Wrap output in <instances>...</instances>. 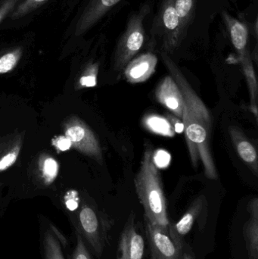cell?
<instances>
[{
    "label": "cell",
    "mask_w": 258,
    "mask_h": 259,
    "mask_svg": "<svg viewBox=\"0 0 258 259\" xmlns=\"http://www.w3.org/2000/svg\"><path fill=\"white\" fill-rule=\"evenodd\" d=\"M161 55L170 75L183 94L184 109L182 121L192 165L198 167L201 160L206 177L209 179L217 180L218 170L211 150L212 124L210 112L168 53L162 52Z\"/></svg>",
    "instance_id": "6da1fadb"
},
{
    "label": "cell",
    "mask_w": 258,
    "mask_h": 259,
    "mask_svg": "<svg viewBox=\"0 0 258 259\" xmlns=\"http://www.w3.org/2000/svg\"><path fill=\"white\" fill-rule=\"evenodd\" d=\"M152 148H145L140 167L134 178L136 194L145 211V219L153 225L168 230V219L166 198L162 187L158 166L153 160Z\"/></svg>",
    "instance_id": "7a4b0ae2"
},
{
    "label": "cell",
    "mask_w": 258,
    "mask_h": 259,
    "mask_svg": "<svg viewBox=\"0 0 258 259\" xmlns=\"http://www.w3.org/2000/svg\"><path fill=\"white\" fill-rule=\"evenodd\" d=\"M73 228L80 233L85 243L96 259H100L109 243L113 221L97 211L90 205H83L75 219Z\"/></svg>",
    "instance_id": "3957f363"
},
{
    "label": "cell",
    "mask_w": 258,
    "mask_h": 259,
    "mask_svg": "<svg viewBox=\"0 0 258 259\" xmlns=\"http://www.w3.org/2000/svg\"><path fill=\"white\" fill-rule=\"evenodd\" d=\"M148 12L149 6L145 5L129 19L125 30L117 44L114 56V68L116 71L124 69L142 48L145 40L144 20Z\"/></svg>",
    "instance_id": "277c9868"
},
{
    "label": "cell",
    "mask_w": 258,
    "mask_h": 259,
    "mask_svg": "<svg viewBox=\"0 0 258 259\" xmlns=\"http://www.w3.org/2000/svg\"><path fill=\"white\" fill-rule=\"evenodd\" d=\"M144 224L151 259H196L186 240H173L168 230L153 225L145 218Z\"/></svg>",
    "instance_id": "5b68a950"
},
{
    "label": "cell",
    "mask_w": 258,
    "mask_h": 259,
    "mask_svg": "<svg viewBox=\"0 0 258 259\" xmlns=\"http://www.w3.org/2000/svg\"><path fill=\"white\" fill-rule=\"evenodd\" d=\"M151 36L162 41V52L172 53L183 41L174 0H162L151 27Z\"/></svg>",
    "instance_id": "8992f818"
},
{
    "label": "cell",
    "mask_w": 258,
    "mask_h": 259,
    "mask_svg": "<svg viewBox=\"0 0 258 259\" xmlns=\"http://www.w3.org/2000/svg\"><path fill=\"white\" fill-rule=\"evenodd\" d=\"M134 213L127 219L118 240L116 259H143L145 240L135 222Z\"/></svg>",
    "instance_id": "52a82bcc"
},
{
    "label": "cell",
    "mask_w": 258,
    "mask_h": 259,
    "mask_svg": "<svg viewBox=\"0 0 258 259\" xmlns=\"http://www.w3.org/2000/svg\"><path fill=\"white\" fill-rule=\"evenodd\" d=\"M39 234L42 258L68 259L65 255L68 240L54 225L51 222L42 221Z\"/></svg>",
    "instance_id": "ba28073f"
},
{
    "label": "cell",
    "mask_w": 258,
    "mask_h": 259,
    "mask_svg": "<svg viewBox=\"0 0 258 259\" xmlns=\"http://www.w3.org/2000/svg\"><path fill=\"white\" fill-rule=\"evenodd\" d=\"M65 137L71 140L72 146L86 155L101 161V149L99 143L86 124L74 121L65 131Z\"/></svg>",
    "instance_id": "9c48e42d"
},
{
    "label": "cell",
    "mask_w": 258,
    "mask_h": 259,
    "mask_svg": "<svg viewBox=\"0 0 258 259\" xmlns=\"http://www.w3.org/2000/svg\"><path fill=\"white\" fill-rule=\"evenodd\" d=\"M156 98L178 119H183L184 100L178 85L171 75L161 81L156 91Z\"/></svg>",
    "instance_id": "30bf717a"
},
{
    "label": "cell",
    "mask_w": 258,
    "mask_h": 259,
    "mask_svg": "<svg viewBox=\"0 0 258 259\" xmlns=\"http://www.w3.org/2000/svg\"><path fill=\"white\" fill-rule=\"evenodd\" d=\"M206 208L207 203L204 196L196 198L179 222L176 224L170 222L168 228L170 237L173 240H185V236L190 232L194 224L198 222L200 218H204V211H206Z\"/></svg>",
    "instance_id": "8fae6325"
},
{
    "label": "cell",
    "mask_w": 258,
    "mask_h": 259,
    "mask_svg": "<svg viewBox=\"0 0 258 259\" xmlns=\"http://www.w3.org/2000/svg\"><path fill=\"white\" fill-rule=\"evenodd\" d=\"M157 63L156 55L151 53L141 55L130 61L124 68L126 79L129 83H143L154 74Z\"/></svg>",
    "instance_id": "7c38bea8"
},
{
    "label": "cell",
    "mask_w": 258,
    "mask_h": 259,
    "mask_svg": "<svg viewBox=\"0 0 258 259\" xmlns=\"http://www.w3.org/2000/svg\"><path fill=\"white\" fill-rule=\"evenodd\" d=\"M121 0H91L76 27V35L87 31Z\"/></svg>",
    "instance_id": "4fadbf2b"
},
{
    "label": "cell",
    "mask_w": 258,
    "mask_h": 259,
    "mask_svg": "<svg viewBox=\"0 0 258 259\" xmlns=\"http://www.w3.org/2000/svg\"><path fill=\"white\" fill-rule=\"evenodd\" d=\"M223 17L239 61L248 57L250 54L248 50V30L246 24L233 18L227 12H224Z\"/></svg>",
    "instance_id": "5bb4252c"
},
{
    "label": "cell",
    "mask_w": 258,
    "mask_h": 259,
    "mask_svg": "<svg viewBox=\"0 0 258 259\" xmlns=\"http://www.w3.org/2000/svg\"><path fill=\"white\" fill-rule=\"evenodd\" d=\"M229 134L236 152L242 161L251 169L255 176H258V157L255 147L246 138L243 133L236 126L229 127Z\"/></svg>",
    "instance_id": "9a60e30c"
},
{
    "label": "cell",
    "mask_w": 258,
    "mask_h": 259,
    "mask_svg": "<svg viewBox=\"0 0 258 259\" xmlns=\"http://www.w3.org/2000/svg\"><path fill=\"white\" fill-rule=\"evenodd\" d=\"M249 219L243 226L242 234L248 259H258V199L254 198L248 205Z\"/></svg>",
    "instance_id": "2e32d148"
},
{
    "label": "cell",
    "mask_w": 258,
    "mask_h": 259,
    "mask_svg": "<svg viewBox=\"0 0 258 259\" xmlns=\"http://www.w3.org/2000/svg\"><path fill=\"white\" fill-rule=\"evenodd\" d=\"M240 62L244 74H245V78H246L247 83H248V90H249L250 98H251V111L254 114V117L257 121L258 86L251 56L242 59V60H240Z\"/></svg>",
    "instance_id": "e0dca14e"
},
{
    "label": "cell",
    "mask_w": 258,
    "mask_h": 259,
    "mask_svg": "<svg viewBox=\"0 0 258 259\" xmlns=\"http://www.w3.org/2000/svg\"><path fill=\"white\" fill-rule=\"evenodd\" d=\"M142 124L148 131L164 137H173L175 131L168 118L158 115H148L144 117Z\"/></svg>",
    "instance_id": "ac0fdd59"
},
{
    "label": "cell",
    "mask_w": 258,
    "mask_h": 259,
    "mask_svg": "<svg viewBox=\"0 0 258 259\" xmlns=\"http://www.w3.org/2000/svg\"><path fill=\"white\" fill-rule=\"evenodd\" d=\"M174 5L180 18V30L183 39L188 27L193 19L196 0H174Z\"/></svg>",
    "instance_id": "d6986e66"
},
{
    "label": "cell",
    "mask_w": 258,
    "mask_h": 259,
    "mask_svg": "<svg viewBox=\"0 0 258 259\" xmlns=\"http://www.w3.org/2000/svg\"><path fill=\"white\" fill-rule=\"evenodd\" d=\"M74 232L75 236V245L71 254L68 256V259H96L85 243L80 233L75 229H74Z\"/></svg>",
    "instance_id": "ffe728a7"
},
{
    "label": "cell",
    "mask_w": 258,
    "mask_h": 259,
    "mask_svg": "<svg viewBox=\"0 0 258 259\" xmlns=\"http://www.w3.org/2000/svg\"><path fill=\"white\" fill-rule=\"evenodd\" d=\"M47 0H24L9 15L12 19H18L42 6Z\"/></svg>",
    "instance_id": "44dd1931"
},
{
    "label": "cell",
    "mask_w": 258,
    "mask_h": 259,
    "mask_svg": "<svg viewBox=\"0 0 258 259\" xmlns=\"http://www.w3.org/2000/svg\"><path fill=\"white\" fill-rule=\"evenodd\" d=\"M22 50L16 49L0 57V74H6L13 70L21 59Z\"/></svg>",
    "instance_id": "7402d4cb"
},
{
    "label": "cell",
    "mask_w": 258,
    "mask_h": 259,
    "mask_svg": "<svg viewBox=\"0 0 258 259\" xmlns=\"http://www.w3.org/2000/svg\"><path fill=\"white\" fill-rule=\"evenodd\" d=\"M59 171V164L56 160L51 158H46L42 165V173L48 184H51L57 177Z\"/></svg>",
    "instance_id": "603a6c76"
},
{
    "label": "cell",
    "mask_w": 258,
    "mask_h": 259,
    "mask_svg": "<svg viewBox=\"0 0 258 259\" xmlns=\"http://www.w3.org/2000/svg\"><path fill=\"white\" fill-rule=\"evenodd\" d=\"M21 0H0V23L10 15Z\"/></svg>",
    "instance_id": "cb8c5ba5"
},
{
    "label": "cell",
    "mask_w": 258,
    "mask_h": 259,
    "mask_svg": "<svg viewBox=\"0 0 258 259\" xmlns=\"http://www.w3.org/2000/svg\"><path fill=\"white\" fill-rule=\"evenodd\" d=\"M65 207L70 212H74L79 208V199L77 192L68 193L65 198Z\"/></svg>",
    "instance_id": "d4e9b609"
},
{
    "label": "cell",
    "mask_w": 258,
    "mask_h": 259,
    "mask_svg": "<svg viewBox=\"0 0 258 259\" xmlns=\"http://www.w3.org/2000/svg\"><path fill=\"white\" fill-rule=\"evenodd\" d=\"M97 70H98V66L96 65H92L90 74L83 76L80 78V83L81 86L92 88L96 85Z\"/></svg>",
    "instance_id": "484cf974"
},
{
    "label": "cell",
    "mask_w": 258,
    "mask_h": 259,
    "mask_svg": "<svg viewBox=\"0 0 258 259\" xmlns=\"http://www.w3.org/2000/svg\"><path fill=\"white\" fill-rule=\"evenodd\" d=\"M18 150L9 152L5 155L2 159H0V170H6L12 165L16 161L18 157Z\"/></svg>",
    "instance_id": "4316f807"
},
{
    "label": "cell",
    "mask_w": 258,
    "mask_h": 259,
    "mask_svg": "<svg viewBox=\"0 0 258 259\" xmlns=\"http://www.w3.org/2000/svg\"><path fill=\"white\" fill-rule=\"evenodd\" d=\"M55 145L60 151L69 150L72 146L71 140L66 137H59L56 140Z\"/></svg>",
    "instance_id": "83f0119b"
}]
</instances>
